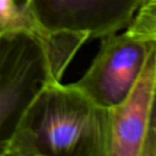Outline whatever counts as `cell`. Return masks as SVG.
Returning <instances> with one entry per match:
<instances>
[{
    "label": "cell",
    "instance_id": "1",
    "mask_svg": "<svg viewBox=\"0 0 156 156\" xmlns=\"http://www.w3.org/2000/svg\"><path fill=\"white\" fill-rule=\"evenodd\" d=\"M109 109L56 81L27 109L3 156H109Z\"/></svg>",
    "mask_w": 156,
    "mask_h": 156
},
{
    "label": "cell",
    "instance_id": "2",
    "mask_svg": "<svg viewBox=\"0 0 156 156\" xmlns=\"http://www.w3.org/2000/svg\"><path fill=\"white\" fill-rule=\"evenodd\" d=\"M88 40L76 33L45 34L26 24L0 30V156L34 98L61 81Z\"/></svg>",
    "mask_w": 156,
    "mask_h": 156
},
{
    "label": "cell",
    "instance_id": "3",
    "mask_svg": "<svg viewBox=\"0 0 156 156\" xmlns=\"http://www.w3.org/2000/svg\"><path fill=\"white\" fill-rule=\"evenodd\" d=\"M23 22L45 34L101 39L126 29L144 0H13Z\"/></svg>",
    "mask_w": 156,
    "mask_h": 156
},
{
    "label": "cell",
    "instance_id": "4",
    "mask_svg": "<svg viewBox=\"0 0 156 156\" xmlns=\"http://www.w3.org/2000/svg\"><path fill=\"white\" fill-rule=\"evenodd\" d=\"M153 44L134 37L126 29L107 35L85 74L73 83L101 107L113 108L136 85Z\"/></svg>",
    "mask_w": 156,
    "mask_h": 156
},
{
    "label": "cell",
    "instance_id": "5",
    "mask_svg": "<svg viewBox=\"0 0 156 156\" xmlns=\"http://www.w3.org/2000/svg\"><path fill=\"white\" fill-rule=\"evenodd\" d=\"M156 103V42L125 100L110 115L109 156H145Z\"/></svg>",
    "mask_w": 156,
    "mask_h": 156
},
{
    "label": "cell",
    "instance_id": "6",
    "mask_svg": "<svg viewBox=\"0 0 156 156\" xmlns=\"http://www.w3.org/2000/svg\"><path fill=\"white\" fill-rule=\"evenodd\" d=\"M126 30L134 37L156 42V0H144Z\"/></svg>",
    "mask_w": 156,
    "mask_h": 156
}]
</instances>
